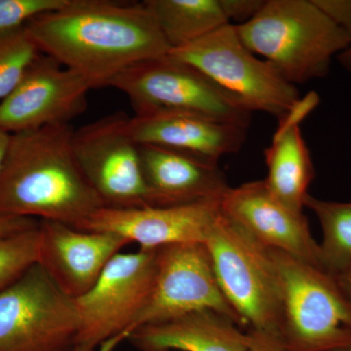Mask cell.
Listing matches in <instances>:
<instances>
[{
	"instance_id": "25",
	"label": "cell",
	"mask_w": 351,
	"mask_h": 351,
	"mask_svg": "<svg viewBox=\"0 0 351 351\" xmlns=\"http://www.w3.org/2000/svg\"><path fill=\"white\" fill-rule=\"evenodd\" d=\"M338 27L351 38V0H313Z\"/></svg>"
},
{
	"instance_id": "26",
	"label": "cell",
	"mask_w": 351,
	"mask_h": 351,
	"mask_svg": "<svg viewBox=\"0 0 351 351\" xmlns=\"http://www.w3.org/2000/svg\"><path fill=\"white\" fill-rule=\"evenodd\" d=\"M228 21L245 24L257 15L265 0H221Z\"/></svg>"
},
{
	"instance_id": "30",
	"label": "cell",
	"mask_w": 351,
	"mask_h": 351,
	"mask_svg": "<svg viewBox=\"0 0 351 351\" xmlns=\"http://www.w3.org/2000/svg\"><path fill=\"white\" fill-rule=\"evenodd\" d=\"M9 140H10V135L2 130V129H0V168H1L4 157H5Z\"/></svg>"
},
{
	"instance_id": "23",
	"label": "cell",
	"mask_w": 351,
	"mask_h": 351,
	"mask_svg": "<svg viewBox=\"0 0 351 351\" xmlns=\"http://www.w3.org/2000/svg\"><path fill=\"white\" fill-rule=\"evenodd\" d=\"M38 253L39 225L25 232L0 237V291L38 263Z\"/></svg>"
},
{
	"instance_id": "17",
	"label": "cell",
	"mask_w": 351,
	"mask_h": 351,
	"mask_svg": "<svg viewBox=\"0 0 351 351\" xmlns=\"http://www.w3.org/2000/svg\"><path fill=\"white\" fill-rule=\"evenodd\" d=\"M138 145L149 206L221 199L230 189L218 163L156 145Z\"/></svg>"
},
{
	"instance_id": "12",
	"label": "cell",
	"mask_w": 351,
	"mask_h": 351,
	"mask_svg": "<svg viewBox=\"0 0 351 351\" xmlns=\"http://www.w3.org/2000/svg\"><path fill=\"white\" fill-rule=\"evenodd\" d=\"M90 90L82 76L40 54L12 93L0 101V129L13 135L71 124L86 110Z\"/></svg>"
},
{
	"instance_id": "8",
	"label": "cell",
	"mask_w": 351,
	"mask_h": 351,
	"mask_svg": "<svg viewBox=\"0 0 351 351\" xmlns=\"http://www.w3.org/2000/svg\"><path fill=\"white\" fill-rule=\"evenodd\" d=\"M123 93L135 114L173 110L248 128L252 112L197 69L166 56L134 64L108 85Z\"/></svg>"
},
{
	"instance_id": "1",
	"label": "cell",
	"mask_w": 351,
	"mask_h": 351,
	"mask_svg": "<svg viewBox=\"0 0 351 351\" xmlns=\"http://www.w3.org/2000/svg\"><path fill=\"white\" fill-rule=\"evenodd\" d=\"M39 52L82 76L92 89L134 64L169 54L171 47L143 3L69 0L27 23Z\"/></svg>"
},
{
	"instance_id": "24",
	"label": "cell",
	"mask_w": 351,
	"mask_h": 351,
	"mask_svg": "<svg viewBox=\"0 0 351 351\" xmlns=\"http://www.w3.org/2000/svg\"><path fill=\"white\" fill-rule=\"evenodd\" d=\"M69 0H0V32L15 31L43 14L52 12Z\"/></svg>"
},
{
	"instance_id": "29",
	"label": "cell",
	"mask_w": 351,
	"mask_h": 351,
	"mask_svg": "<svg viewBox=\"0 0 351 351\" xmlns=\"http://www.w3.org/2000/svg\"><path fill=\"white\" fill-rule=\"evenodd\" d=\"M334 276L338 281L339 287L351 301V262Z\"/></svg>"
},
{
	"instance_id": "18",
	"label": "cell",
	"mask_w": 351,
	"mask_h": 351,
	"mask_svg": "<svg viewBox=\"0 0 351 351\" xmlns=\"http://www.w3.org/2000/svg\"><path fill=\"white\" fill-rule=\"evenodd\" d=\"M319 103L315 93L301 99L290 112L279 120L271 144L265 151L267 179L263 180L270 193L286 206L302 212L307 189L315 171L300 124Z\"/></svg>"
},
{
	"instance_id": "16",
	"label": "cell",
	"mask_w": 351,
	"mask_h": 351,
	"mask_svg": "<svg viewBox=\"0 0 351 351\" xmlns=\"http://www.w3.org/2000/svg\"><path fill=\"white\" fill-rule=\"evenodd\" d=\"M128 129L138 145L174 149L214 163L239 152L247 131L205 115L173 110L134 114L129 117Z\"/></svg>"
},
{
	"instance_id": "31",
	"label": "cell",
	"mask_w": 351,
	"mask_h": 351,
	"mask_svg": "<svg viewBox=\"0 0 351 351\" xmlns=\"http://www.w3.org/2000/svg\"><path fill=\"white\" fill-rule=\"evenodd\" d=\"M338 59L343 68L348 69V71H351V46L348 49L339 53Z\"/></svg>"
},
{
	"instance_id": "11",
	"label": "cell",
	"mask_w": 351,
	"mask_h": 351,
	"mask_svg": "<svg viewBox=\"0 0 351 351\" xmlns=\"http://www.w3.org/2000/svg\"><path fill=\"white\" fill-rule=\"evenodd\" d=\"M202 309L223 314L244 327L239 314L219 288L206 245L186 243L161 247L157 250L154 289L136 318L128 338L138 328Z\"/></svg>"
},
{
	"instance_id": "22",
	"label": "cell",
	"mask_w": 351,
	"mask_h": 351,
	"mask_svg": "<svg viewBox=\"0 0 351 351\" xmlns=\"http://www.w3.org/2000/svg\"><path fill=\"white\" fill-rule=\"evenodd\" d=\"M40 54L25 27L0 32V101L12 93Z\"/></svg>"
},
{
	"instance_id": "9",
	"label": "cell",
	"mask_w": 351,
	"mask_h": 351,
	"mask_svg": "<svg viewBox=\"0 0 351 351\" xmlns=\"http://www.w3.org/2000/svg\"><path fill=\"white\" fill-rule=\"evenodd\" d=\"M75 301L39 263L0 291V351H75Z\"/></svg>"
},
{
	"instance_id": "13",
	"label": "cell",
	"mask_w": 351,
	"mask_h": 351,
	"mask_svg": "<svg viewBox=\"0 0 351 351\" xmlns=\"http://www.w3.org/2000/svg\"><path fill=\"white\" fill-rule=\"evenodd\" d=\"M221 199L135 208L103 207L78 226L88 232L113 233L142 249L204 243L221 214Z\"/></svg>"
},
{
	"instance_id": "21",
	"label": "cell",
	"mask_w": 351,
	"mask_h": 351,
	"mask_svg": "<svg viewBox=\"0 0 351 351\" xmlns=\"http://www.w3.org/2000/svg\"><path fill=\"white\" fill-rule=\"evenodd\" d=\"M304 207L315 214L322 228L319 244L321 263L332 276H336L351 262V201L336 202L308 195Z\"/></svg>"
},
{
	"instance_id": "19",
	"label": "cell",
	"mask_w": 351,
	"mask_h": 351,
	"mask_svg": "<svg viewBox=\"0 0 351 351\" xmlns=\"http://www.w3.org/2000/svg\"><path fill=\"white\" fill-rule=\"evenodd\" d=\"M141 351H248L250 334L210 309L147 325L128 338Z\"/></svg>"
},
{
	"instance_id": "20",
	"label": "cell",
	"mask_w": 351,
	"mask_h": 351,
	"mask_svg": "<svg viewBox=\"0 0 351 351\" xmlns=\"http://www.w3.org/2000/svg\"><path fill=\"white\" fill-rule=\"evenodd\" d=\"M171 50L195 43L230 25L221 0H145Z\"/></svg>"
},
{
	"instance_id": "28",
	"label": "cell",
	"mask_w": 351,
	"mask_h": 351,
	"mask_svg": "<svg viewBox=\"0 0 351 351\" xmlns=\"http://www.w3.org/2000/svg\"><path fill=\"white\" fill-rule=\"evenodd\" d=\"M39 221L32 218H0V237L38 228Z\"/></svg>"
},
{
	"instance_id": "7",
	"label": "cell",
	"mask_w": 351,
	"mask_h": 351,
	"mask_svg": "<svg viewBox=\"0 0 351 351\" xmlns=\"http://www.w3.org/2000/svg\"><path fill=\"white\" fill-rule=\"evenodd\" d=\"M157 250L117 254L93 287L75 300L80 319L75 351H112L128 338L156 282Z\"/></svg>"
},
{
	"instance_id": "2",
	"label": "cell",
	"mask_w": 351,
	"mask_h": 351,
	"mask_svg": "<svg viewBox=\"0 0 351 351\" xmlns=\"http://www.w3.org/2000/svg\"><path fill=\"white\" fill-rule=\"evenodd\" d=\"M71 124L10 135L0 168V218L54 221L77 228L105 207L73 156Z\"/></svg>"
},
{
	"instance_id": "32",
	"label": "cell",
	"mask_w": 351,
	"mask_h": 351,
	"mask_svg": "<svg viewBox=\"0 0 351 351\" xmlns=\"http://www.w3.org/2000/svg\"><path fill=\"white\" fill-rule=\"evenodd\" d=\"M332 351H351V345L346 346L345 348H339V350H332Z\"/></svg>"
},
{
	"instance_id": "14",
	"label": "cell",
	"mask_w": 351,
	"mask_h": 351,
	"mask_svg": "<svg viewBox=\"0 0 351 351\" xmlns=\"http://www.w3.org/2000/svg\"><path fill=\"white\" fill-rule=\"evenodd\" d=\"M223 213L265 248L290 254L324 269L319 244L313 239L302 212L286 206L265 181L230 188L221 197Z\"/></svg>"
},
{
	"instance_id": "27",
	"label": "cell",
	"mask_w": 351,
	"mask_h": 351,
	"mask_svg": "<svg viewBox=\"0 0 351 351\" xmlns=\"http://www.w3.org/2000/svg\"><path fill=\"white\" fill-rule=\"evenodd\" d=\"M250 345L248 351H289L280 337L270 332L249 330Z\"/></svg>"
},
{
	"instance_id": "4",
	"label": "cell",
	"mask_w": 351,
	"mask_h": 351,
	"mask_svg": "<svg viewBox=\"0 0 351 351\" xmlns=\"http://www.w3.org/2000/svg\"><path fill=\"white\" fill-rule=\"evenodd\" d=\"M281 295L280 338L289 351H332L351 345V301L334 276L267 248Z\"/></svg>"
},
{
	"instance_id": "3",
	"label": "cell",
	"mask_w": 351,
	"mask_h": 351,
	"mask_svg": "<svg viewBox=\"0 0 351 351\" xmlns=\"http://www.w3.org/2000/svg\"><path fill=\"white\" fill-rule=\"evenodd\" d=\"M235 29L251 52L295 86L326 75L332 58L351 46L350 36L313 0H265Z\"/></svg>"
},
{
	"instance_id": "10",
	"label": "cell",
	"mask_w": 351,
	"mask_h": 351,
	"mask_svg": "<svg viewBox=\"0 0 351 351\" xmlns=\"http://www.w3.org/2000/svg\"><path fill=\"white\" fill-rule=\"evenodd\" d=\"M129 117L115 112L73 131V156L105 207L149 206L140 145L131 137Z\"/></svg>"
},
{
	"instance_id": "6",
	"label": "cell",
	"mask_w": 351,
	"mask_h": 351,
	"mask_svg": "<svg viewBox=\"0 0 351 351\" xmlns=\"http://www.w3.org/2000/svg\"><path fill=\"white\" fill-rule=\"evenodd\" d=\"M169 55L197 69L252 112L269 113L280 120L301 100L295 85L251 52L232 24Z\"/></svg>"
},
{
	"instance_id": "5",
	"label": "cell",
	"mask_w": 351,
	"mask_h": 351,
	"mask_svg": "<svg viewBox=\"0 0 351 351\" xmlns=\"http://www.w3.org/2000/svg\"><path fill=\"white\" fill-rule=\"evenodd\" d=\"M219 288L244 327L280 337L282 295L265 247L221 210L205 242Z\"/></svg>"
},
{
	"instance_id": "15",
	"label": "cell",
	"mask_w": 351,
	"mask_h": 351,
	"mask_svg": "<svg viewBox=\"0 0 351 351\" xmlns=\"http://www.w3.org/2000/svg\"><path fill=\"white\" fill-rule=\"evenodd\" d=\"M130 244L113 233L77 230L54 221H39L38 263L64 294H86L112 258Z\"/></svg>"
}]
</instances>
